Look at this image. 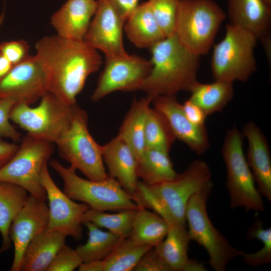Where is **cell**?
I'll use <instances>...</instances> for the list:
<instances>
[{
    "label": "cell",
    "instance_id": "cell-4",
    "mask_svg": "<svg viewBox=\"0 0 271 271\" xmlns=\"http://www.w3.org/2000/svg\"><path fill=\"white\" fill-rule=\"evenodd\" d=\"M258 39L249 31L227 24L223 38L213 46L211 69L214 80L246 82L256 70Z\"/></svg>",
    "mask_w": 271,
    "mask_h": 271
},
{
    "label": "cell",
    "instance_id": "cell-20",
    "mask_svg": "<svg viewBox=\"0 0 271 271\" xmlns=\"http://www.w3.org/2000/svg\"><path fill=\"white\" fill-rule=\"evenodd\" d=\"M103 160L109 176L116 179L129 194L134 195L138 176L137 159L129 146L118 135L101 146Z\"/></svg>",
    "mask_w": 271,
    "mask_h": 271
},
{
    "label": "cell",
    "instance_id": "cell-23",
    "mask_svg": "<svg viewBox=\"0 0 271 271\" xmlns=\"http://www.w3.org/2000/svg\"><path fill=\"white\" fill-rule=\"evenodd\" d=\"M66 236L56 231L37 235L26 247L20 271H46L60 249L65 244Z\"/></svg>",
    "mask_w": 271,
    "mask_h": 271
},
{
    "label": "cell",
    "instance_id": "cell-36",
    "mask_svg": "<svg viewBox=\"0 0 271 271\" xmlns=\"http://www.w3.org/2000/svg\"><path fill=\"white\" fill-rule=\"evenodd\" d=\"M30 46L23 40L2 42L0 43V53L13 65H15L27 59Z\"/></svg>",
    "mask_w": 271,
    "mask_h": 271
},
{
    "label": "cell",
    "instance_id": "cell-30",
    "mask_svg": "<svg viewBox=\"0 0 271 271\" xmlns=\"http://www.w3.org/2000/svg\"><path fill=\"white\" fill-rule=\"evenodd\" d=\"M88 230V239L75 250L82 262L103 260L112 251L120 238L114 233L103 231L91 222L83 223Z\"/></svg>",
    "mask_w": 271,
    "mask_h": 271
},
{
    "label": "cell",
    "instance_id": "cell-39",
    "mask_svg": "<svg viewBox=\"0 0 271 271\" xmlns=\"http://www.w3.org/2000/svg\"><path fill=\"white\" fill-rule=\"evenodd\" d=\"M244 262L251 266L264 265L271 261V237L266 239L262 247L258 251L252 253L242 251L241 255Z\"/></svg>",
    "mask_w": 271,
    "mask_h": 271
},
{
    "label": "cell",
    "instance_id": "cell-15",
    "mask_svg": "<svg viewBox=\"0 0 271 271\" xmlns=\"http://www.w3.org/2000/svg\"><path fill=\"white\" fill-rule=\"evenodd\" d=\"M95 13L83 41L89 46L103 52L105 56L127 54L123 45L125 21L108 0H97Z\"/></svg>",
    "mask_w": 271,
    "mask_h": 271
},
{
    "label": "cell",
    "instance_id": "cell-16",
    "mask_svg": "<svg viewBox=\"0 0 271 271\" xmlns=\"http://www.w3.org/2000/svg\"><path fill=\"white\" fill-rule=\"evenodd\" d=\"M48 221L49 208L45 201L29 195L10 227V237L14 246L10 270L20 271L26 247L37 235L46 231Z\"/></svg>",
    "mask_w": 271,
    "mask_h": 271
},
{
    "label": "cell",
    "instance_id": "cell-6",
    "mask_svg": "<svg viewBox=\"0 0 271 271\" xmlns=\"http://www.w3.org/2000/svg\"><path fill=\"white\" fill-rule=\"evenodd\" d=\"M50 165L62 178L65 194L91 209L105 211L139 208L132 196L110 176L101 180H86L78 176L75 168L66 167L56 160H51Z\"/></svg>",
    "mask_w": 271,
    "mask_h": 271
},
{
    "label": "cell",
    "instance_id": "cell-22",
    "mask_svg": "<svg viewBox=\"0 0 271 271\" xmlns=\"http://www.w3.org/2000/svg\"><path fill=\"white\" fill-rule=\"evenodd\" d=\"M124 30L130 41L139 48H151L166 36L148 1L138 5L126 19Z\"/></svg>",
    "mask_w": 271,
    "mask_h": 271
},
{
    "label": "cell",
    "instance_id": "cell-42",
    "mask_svg": "<svg viewBox=\"0 0 271 271\" xmlns=\"http://www.w3.org/2000/svg\"><path fill=\"white\" fill-rule=\"evenodd\" d=\"M19 146L14 143L4 141L0 139V169L14 156Z\"/></svg>",
    "mask_w": 271,
    "mask_h": 271
},
{
    "label": "cell",
    "instance_id": "cell-19",
    "mask_svg": "<svg viewBox=\"0 0 271 271\" xmlns=\"http://www.w3.org/2000/svg\"><path fill=\"white\" fill-rule=\"evenodd\" d=\"M242 134L247 141L246 160L257 189L261 196L271 201V155L267 141L253 121L246 123Z\"/></svg>",
    "mask_w": 271,
    "mask_h": 271
},
{
    "label": "cell",
    "instance_id": "cell-14",
    "mask_svg": "<svg viewBox=\"0 0 271 271\" xmlns=\"http://www.w3.org/2000/svg\"><path fill=\"white\" fill-rule=\"evenodd\" d=\"M48 91L45 73L36 56L14 65L0 79V99L31 105Z\"/></svg>",
    "mask_w": 271,
    "mask_h": 271
},
{
    "label": "cell",
    "instance_id": "cell-29",
    "mask_svg": "<svg viewBox=\"0 0 271 271\" xmlns=\"http://www.w3.org/2000/svg\"><path fill=\"white\" fill-rule=\"evenodd\" d=\"M168 230V223L161 216L145 208L139 207L129 237L139 244L155 247L164 239Z\"/></svg>",
    "mask_w": 271,
    "mask_h": 271
},
{
    "label": "cell",
    "instance_id": "cell-35",
    "mask_svg": "<svg viewBox=\"0 0 271 271\" xmlns=\"http://www.w3.org/2000/svg\"><path fill=\"white\" fill-rule=\"evenodd\" d=\"M82 263L75 249L65 244L58 251L46 271H72Z\"/></svg>",
    "mask_w": 271,
    "mask_h": 271
},
{
    "label": "cell",
    "instance_id": "cell-26",
    "mask_svg": "<svg viewBox=\"0 0 271 271\" xmlns=\"http://www.w3.org/2000/svg\"><path fill=\"white\" fill-rule=\"evenodd\" d=\"M189 99L199 106L207 116L221 111L233 99L232 82L214 80L209 83L197 81L191 87Z\"/></svg>",
    "mask_w": 271,
    "mask_h": 271
},
{
    "label": "cell",
    "instance_id": "cell-45",
    "mask_svg": "<svg viewBox=\"0 0 271 271\" xmlns=\"http://www.w3.org/2000/svg\"><path fill=\"white\" fill-rule=\"evenodd\" d=\"M13 66V65L0 53V79L9 73Z\"/></svg>",
    "mask_w": 271,
    "mask_h": 271
},
{
    "label": "cell",
    "instance_id": "cell-31",
    "mask_svg": "<svg viewBox=\"0 0 271 271\" xmlns=\"http://www.w3.org/2000/svg\"><path fill=\"white\" fill-rule=\"evenodd\" d=\"M151 246L139 244L129 237L120 238L103 261L104 271L133 270Z\"/></svg>",
    "mask_w": 271,
    "mask_h": 271
},
{
    "label": "cell",
    "instance_id": "cell-13",
    "mask_svg": "<svg viewBox=\"0 0 271 271\" xmlns=\"http://www.w3.org/2000/svg\"><path fill=\"white\" fill-rule=\"evenodd\" d=\"M40 181L49 202V221L46 231H56L76 240L82 236V217L90 208L84 203L73 201L56 185L46 165Z\"/></svg>",
    "mask_w": 271,
    "mask_h": 271
},
{
    "label": "cell",
    "instance_id": "cell-28",
    "mask_svg": "<svg viewBox=\"0 0 271 271\" xmlns=\"http://www.w3.org/2000/svg\"><path fill=\"white\" fill-rule=\"evenodd\" d=\"M168 225L166 236L154 247L172 271H182L189 258L188 251L191 240L186 226L177 223Z\"/></svg>",
    "mask_w": 271,
    "mask_h": 271
},
{
    "label": "cell",
    "instance_id": "cell-33",
    "mask_svg": "<svg viewBox=\"0 0 271 271\" xmlns=\"http://www.w3.org/2000/svg\"><path fill=\"white\" fill-rule=\"evenodd\" d=\"M145 136L146 148L157 149L168 152L176 140L165 117L151 107L147 115Z\"/></svg>",
    "mask_w": 271,
    "mask_h": 271
},
{
    "label": "cell",
    "instance_id": "cell-34",
    "mask_svg": "<svg viewBox=\"0 0 271 271\" xmlns=\"http://www.w3.org/2000/svg\"><path fill=\"white\" fill-rule=\"evenodd\" d=\"M148 2L165 36L173 35L180 0H149Z\"/></svg>",
    "mask_w": 271,
    "mask_h": 271
},
{
    "label": "cell",
    "instance_id": "cell-38",
    "mask_svg": "<svg viewBox=\"0 0 271 271\" xmlns=\"http://www.w3.org/2000/svg\"><path fill=\"white\" fill-rule=\"evenodd\" d=\"M134 271H172L154 247H151L142 256Z\"/></svg>",
    "mask_w": 271,
    "mask_h": 271
},
{
    "label": "cell",
    "instance_id": "cell-25",
    "mask_svg": "<svg viewBox=\"0 0 271 271\" xmlns=\"http://www.w3.org/2000/svg\"><path fill=\"white\" fill-rule=\"evenodd\" d=\"M169 152L153 148H146L137 159L138 178L149 186L176 178L179 175L174 170Z\"/></svg>",
    "mask_w": 271,
    "mask_h": 271
},
{
    "label": "cell",
    "instance_id": "cell-41",
    "mask_svg": "<svg viewBox=\"0 0 271 271\" xmlns=\"http://www.w3.org/2000/svg\"><path fill=\"white\" fill-rule=\"evenodd\" d=\"M108 1L125 22L138 6L139 0H108Z\"/></svg>",
    "mask_w": 271,
    "mask_h": 271
},
{
    "label": "cell",
    "instance_id": "cell-44",
    "mask_svg": "<svg viewBox=\"0 0 271 271\" xmlns=\"http://www.w3.org/2000/svg\"><path fill=\"white\" fill-rule=\"evenodd\" d=\"M207 267L201 262L194 259H189L187 260L182 271H206Z\"/></svg>",
    "mask_w": 271,
    "mask_h": 271
},
{
    "label": "cell",
    "instance_id": "cell-46",
    "mask_svg": "<svg viewBox=\"0 0 271 271\" xmlns=\"http://www.w3.org/2000/svg\"><path fill=\"white\" fill-rule=\"evenodd\" d=\"M5 11H4V9L3 11L2 12V13L0 15V26L4 22V21L5 20Z\"/></svg>",
    "mask_w": 271,
    "mask_h": 271
},
{
    "label": "cell",
    "instance_id": "cell-17",
    "mask_svg": "<svg viewBox=\"0 0 271 271\" xmlns=\"http://www.w3.org/2000/svg\"><path fill=\"white\" fill-rule=\"evenodd\" d=\"M152 102L167 121L176 140L185 143L197 155L206 152L210 142L206 126H197L185 115L175 94L158 96Z\"/></svg>",
    "mask_w": 271,
    "mask_h": 271
},
{
    "label": "cell",
    "instance_id": "cell-47",
    "mask_svg": "<svg viewBox=\"0 0 271 271\" xmlns=\"http://www.w3.org/2000/svg\"><path fill=\"white\" fill-rule=\"evenodd\" d=\"M267 4L271 5V0H263Z\"/></svg>",
    "mask_w": 271,
    "mask_h": 271
},
{
    "label": "cell",
    "instance_id": "cell-8",
    "mask_svg": "<svg viewBox=\"0 0 271 271\" xmlns=\"http://www.w3.org/2000/svg\"><path fill=\"white\" fill-rule=\"evenodd\" d=\"M244 136L234 125L226 132L222 157L227 169L226 187L232 209L262 211L264 206L243 151Z\"/></svg>",
    "mask_w": 271,
    "mask_h": 271
},
{
    "label": "cell",
    "instance_id": "cell-2",
    "mask_svg": "<svg viewBox=\"0 0 271 271\" xmlns=\"http://www.w3.org/2000/svg\"><path fill=\"white\" fill-rule=\"evenodd\" d=\"M149 50L152 67L141 90L152 100L161 95L189 92L197 81L200 56L185 47L175 34Z\"/></svg>",
    "mask_w": 271,
    "mask_h": 271
},
{
    "label": "cell",
    "instance_id": "cell-12",
    "mask_svg": "<svg viewBox=\"0 0 271 271\" xmlns=\"http://www.w3.org/2000/svg\"><path fill=\"white\" fill-rule=\"evenodd\" d=\"M152 63L144 57L128 53L105 56V65L91 100L97 102L113 92L141 90Z\"/></svg>",
    "mask_w": 271,
    "mask_h": 271
},
{
    "label": "cell",
    "instance_id": "cell-24",
    "mask_svg": "<svg viewBox=\"0 0 271 271\" xmlns=\"http://www.w3.org/2000/svg\"><path fill=\"white\" fill-rule=\"evenodd\" d=\"M152 100L146 96L134 99L119 128L118 136L129 146L137 159L146 149L145 125Z\"/></svg>",
    "mask_w": 271,
    "mask_h": 271
},
{
    "label": "cell",
    "instance_id": "cell-1",
    "mask_svg": "<svg viewBox=\"0 0 271 271\" xmlns=\"http://www.w3.org/2000/svg\"><path fill=\"white\" fill-rule=\"evenodd\" d=\"M35 48V56L46 75L48 91L67 104H76L87 78L102 65L97 50L83 41L57 35L43 37Z\"/></svg>",
    "mask_w": 271,
    "mask_h": 271
},
{
    "label": "cell",
    "instance_id": "cell-40",
    "mask_svg": "<svg viewBox=\"0 0 271 271\" xmlns=\"http://www.w3.org/2000/svg\"><path fill=\"white\" fill-rule=\"evenodd\" d=\"M182 105L185 115L192 123L197 126H205L207 115L199 106L189 98Z\"/></svg>",
    "mask_w": 271,
    "mask_h": 271
},
{
    "label": "cell",
    "instance_id": "cell-7",
    "mask_svg": "<svg viewBox=\"0 0 271 271\" xmlns=\"http://www.w3.org/2000/svg\"><path fill=\"white\" fill-rule=\"evenodd\" d=\"M212 184L209 165L204 161L195 160L175 179L147 185L161 207L160 216L167 223L186 226L185 212L190 198Z\"/></svg>",
    "mask_w": 271,
    "mask_h": 271
},
{
    "label": "cell",
    "instance_id": "cell-37",
    "mask_svg": "<svg viewBox=\"0 0 271 271\" xmlns=\"http://www.w3.org/2000/svg\"><path fill=\"white\" fill-rule=\"evenodd\" d=\"M15 102L9 98L0 99V138L20 141L21 134L10 122L9 114Z\"/></svg>",
    "mask_w": 271,
    "mask_h": 271
},
{
    "label": "cell",
    "instance_id": "cell-43",
    "mask_svg": "<svg viewBox=\"0 0 271 271\" xmlns=\"http://www.w3.org/2000/svg\"><path fill=\"white\" fill-rule=\"evenodd\" d=\"M78 268L79 271H104L102 260L82 262Z\"/></svg>",
    "mask_w": 271,
    "mask_h": 271
},
{
    "label": "cell",
    "instance_id": "cell-9",
    "mask_svg": "<svg viewBox=\"0 0 271 271\" xmlns=\"http://www.w3.org/2000/svg\"><path fill=\"white\" fill-rule=\"evenodd\" d=\"M212 188L213 184L190 198L186 207L185 219L190 240L206 250L211 267L216 271H225L229 262L240 256L242 251L232 246L210 220L206 204Z\"/></svg>",
    "mask_w": 271,
    "mask_h": 271
},
{
    "label": "cell",
    "instance_id": "cell-10",
    "mask_svg": "<svg viewBox=\"0 0 271 271\" xmlns=\"http://www.w3.org/2000/svg\"><path fill=\"white\" fill-rule=\"evenodd\" d=\"M53 153L52 143L27 134L14 156L0 169V181L18 185L30 195L46 201L40 177Z\"/></svg>",
    "mask_w": 271,
    "mask_h": 271
},
{
    "label": "cell",
    "instance_id": "cell-27",
    "mask_svg": "<svg viewBox=\"0 0 271 271\" xmlns=\"http://www.w3.org/2000/svg\"><path fill=\"white\" fill-rule=\"evenodd\" d=\"M28 192L21 187L0 181V233L2 245L0 254L11 246L10 229L11 224L25 204Z\"/></svg>",
    "mask_w": 271,
    "mask_h": 271
},
{
    "label": "cell",
    "instance_id": "cell-21",
    "mask_svg": "<svg viewBox=\"0 0 271 271\" xmlns=\"http://www.w3.org/2000/svg\"><path fill=\"white\" fill-rule=\"evenodd\" d=\"M95 0H67L51 18L57 35L83 41L97 8Z\"/></svg>",
    "mask_w": 271,
    "mask_h": 271
},
{
    "label": "cell",
    "instance_id": "cell-18",
    "mask_svg": "<svg viewBox=\"0 0 271 271\" xmlns=\"http://www.w3.org/2000/svg\"><path fill=\"white\" fill-rule=\"evenodd\" d=\"M230 25L253 33L262 43L267 54L271 48L270 6L263 0H227Z\"/></svg>",
    "mask_w": 271,
    "mask_h": 271
},
{
    "label": "cell",
    "instance_id": "cell-5",
    "mask_svg": "<svg viewBox=\"0 0 271 271\" xmlns=\"http://www.w3.org/2000/svg\"><path fill=\"white\" fill-rule=\"evenodd\" d=\"M86 112L76 104L70 121L55 144L60 156L71 167L91 180H101L108 176L103 165L101 146L92 138L88 128Z\"/></svg>",
    "mask_w": 271,
    "mask_h": 271
},
{
    "label": "cell",
    "instance_id": "cell-11",
    "mask_svg": "<svg viewBox=\"0 0 271 271\" xmlns=\"http://www.w3.org/2000/svg\"><path fill=\"white\" fill-rule=\"evenodd\" d=\"M34 107L15 103L12 107L10 120L26 130L27 134L55 143L68 125L74 105L67 104L47 92Z\"/></svg>",
    "mask_w": 271,
    "mask_h": 271
},
{
    "label": "cell",
    "instance_id": "cell-3",
    "mask_svg": "<svg viewBox=\"0 0 271 271\" xmlns=\"http://www.w3.org/2000/svg\"><path fill=\"white\" fill-rule=\"evenodd\" d=\"M225 18L224 11L214 0H180L174 34L191 52L206 55Z\"/></svg>",
    "mask_w": 271,
    "mask_h": 271
},
{
    "label": "cell",
    "instance_id": "cell-32",
    "mask_svg": "<svg viewBox=\"0 0 271 271\" xmlns=\"http://www.w3.org/2000/svg\"><path fill=\"white\" fill-rule=\"evenodd\" d=\"M137 210L126 209L116 213H107L89 208L82 217V223L91 222L98 227L105 228L121 238L129 237Z\"/></svg>",
    "mask_w": 271,
    "mask_h": 271
}]
</instances>
